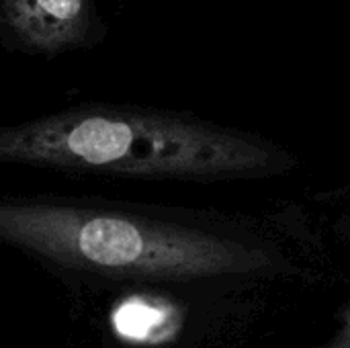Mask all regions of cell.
Instances as JSON below:
<instances>
[{"instance_id":"6da1fadb","label":"cell","mask_w":350,"mask_h":348,"mask_svg":"<svg viewBox=\"0 0 350 348\" xmlns=\"http://www.w3.org/2000/svg\"><path fill=\"white\" fill-rule=\"evenodd\" d=\"M0 242L62 271L117 281L213 285L277 269L260 246L88 197H0Z\"/></svg>"},{"instance_id":"7a4b0ae2","label":"cell","mask_w":350,"mask_h":348,"mask_svg":"<svg viewBox=\"0 0 350 348\" xmlns=\"http://www.w3.org/2000/svg\"><path fill=\"white\" fill-rule=\"evenodd\" d=\"M0 164L131 178H234L271 172L248 135L148 109L80 105L0 125Z\"/></svg>"},{"instance_id":"3957f363","label":"cell","mask_w":350,"mask_h":348,"mask_svg":"<svg viewBox=\"0 0 350 348\" xmlns=\"http://www.w3.org/2000/svg\"><path fill=\"white\" fill-rule=\"evenodd\" d=\"M94 27V0H0V37L25 53L57 55L86 47Z\"/></svg>"},{"instance_id":"277c9868","label":"cell","mask_w":350,"mask_h":348,"mask_svg":"<svg viewBox=\"0 0 350 348\" xmlns=\"http://www.w3.org/2000/svg\"><path fill=\"white\" fill-rule=\"evenodd\" d=\"M180 322L183 314L152 295H131L119 302L109 314L113 338L133 348L166 345L180 328Z\"/></svg>"},{"instance_id":"5b68a950","label":"cell","mask_w":350,"mask_h":348,"mask_svg":"<svg viewBox=\"0 0 350 348\" xmlns=\"http://www.w3.org/2000/svg\"><path fill=\"white\" fill-rule=\"evenodd\" d=\"M306 348H350V302L336 314L332 332Z\"/></svg>"}]
</instances>
